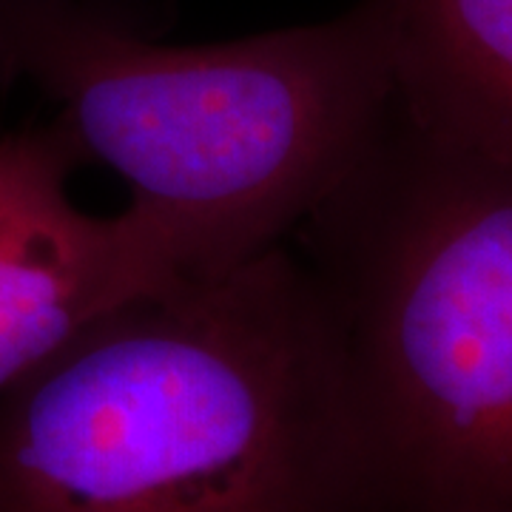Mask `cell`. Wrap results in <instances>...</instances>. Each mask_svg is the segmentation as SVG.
Wrapping results in <instances>:
<instances>
[{
	"mask_svg": "<svg viewBox=\"0 0 512 512\" xmlns=\"http://www.w3.org/2000/svg\"><path fill=\"white\" fill-rule=\"evenodd\" d=\"M0 512H376L299 254L279 242L128 299L6 387Z\"/></svg>",
	"mask_w": 512,
	"mask_h": 512,
	"instance_id": "cell-1",
	"label": "cell"
},
{
	"mask_svg": "<svg viewBox=\"0 0 512 512\" xmlns=\"http://www.w3.org/2000/svg\"><path fill=\"white\" fill-rule=\"evenodd\" d=\"M55 106L171 237L185 274L285 242L393 111L379 9L225 43H157L97 0H0V92Z\"/></svg>",
	"mask_w": 512,
	"mask_h": 512,
	"instance_id": "cell-2",
	"label": "cell"
},
{
	"mask_svg": "<svg viewBox=\"0 0 512 512\" xmlns=\"http://www.w3.org/2000/svg\"><path fill=\"white\" fill-rule=\"evenodd\" d=\"M376 512H512V160L393 111L299 228Z\"/></svg>",
	"mask_w": 512,
	"mask_h": 512,
	"instance_id": "cell-3",
	"label": "cell"
},
{
	"mask_svg": "<svg viewBox=\"0 0 512 512\" xmlns=\"http://www.w3.org/2000/svg\"><path fill=\"white\" fill-rule=\"evenodd\" d=\"M83 165L55 117L0 134V393L100 316L188 276L140 208L94 217L69 200Z\"/></svg>",
	"mask_w": 512,
	"mask_h": 512,
	"instance_id": "cell-4",
	"label": "cell"
},
{
	"mask_svg": "<svg viewBox=\"0 0 512 512\" xmlns=\"http://www.w3.org/2000/svg\"><path fill=\"white\" fill-rule=\"evenodd\" d=\"M393 103L441 146L512 160V0H373Z\"/></svg>",
	"mask_w": 512,
	"mask_h": 512,
	"instance_id": "cell-5",
	"label": "cell"
}]
</instances>
